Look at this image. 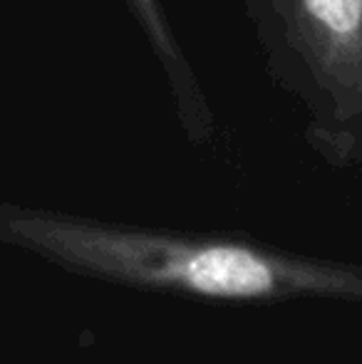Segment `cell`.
<instances>
[{
    "label": "cell",
    "instance_id": "1",
    "mask_svg": "<svg viewBox=\"0 0 362 364\" xmlns=\"http://www.w3.org/2000/svg\"><path fill=\"white\" fill-rule=\"evenodd\" d=\"M13 228L35 248L65 263L127 283L174 288L193 295L248 300L335 285V278L323 270L288 263L236 243L171 240L45 216H23L13 220Z\"/></svg>",
    "mask_w": 362,
    "mask_h": 364
},
{
    "label": "cell",
    "instance_id": "2",
    "mask_svg": "<svg viewBox=\"0 0 362 364\" xmlns=\"http://www.w3.org/2000/svg\"><path fill=\"white\" fill-rule=\"evenodd\" d=\"M298 50L340 117H362V0H275Z\"/></svg>",
    "mask_w": 362,
    "mask_h": 364
}]
</instances>
